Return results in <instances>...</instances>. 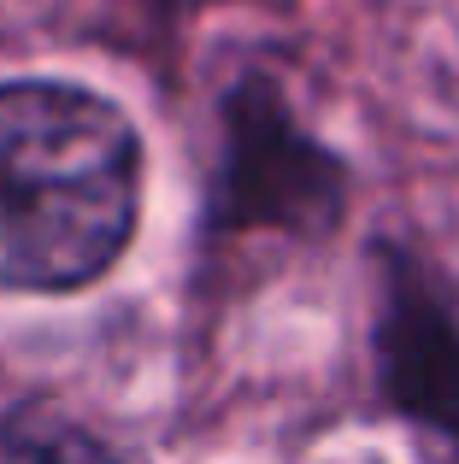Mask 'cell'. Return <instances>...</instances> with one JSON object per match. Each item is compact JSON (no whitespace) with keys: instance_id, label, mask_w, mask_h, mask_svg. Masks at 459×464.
Segmentation results:
<instances>
[{"instance_id":"cell-2","label":"cell","mask_w":459,"mask_h":464,"mask_svg":"<svg viewBox=\"0 0 459 464\" xmlns=\"http://www.w3.org/2000/svg\"><path fill=\"white\" fill-rule=\"evenodd\" d=\"M0 464H130L124 453L54 411H6L0 418Z\"/></svg>"},{"instance_id":"cell-1","label":"cell","mask_w":459,"mask_h":464,"mask_svg":"<svg viewBox=\"0 0 459 464\" xmlns=\"http://www.w3.org/2000/svg\"><path fill=\"white\" fill-rule=\"evenodd\" d=\"M142 212V141L83 82H0V288L71 295L118 265Z\"/></svg>"}]
</instances>
